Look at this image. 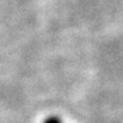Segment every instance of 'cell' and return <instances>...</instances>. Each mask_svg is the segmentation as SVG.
<instances>
[{
    "label": "cell",
    "instance_id": "cell-1",
    "mask_svg": "<svg viewBox=\"0 0 123 123\" xmlns=\"http://www.w3.org/2000/svg\"><path fill=\"white\" fill-rule=\"evenodd\" d=\"M43 123H62V121H61V118L59 116H54L53 115V116H49L48 118H45Z\"/></svg>",
    "mask_w": 123,
    "mask_h": 123
}]
</instances>
